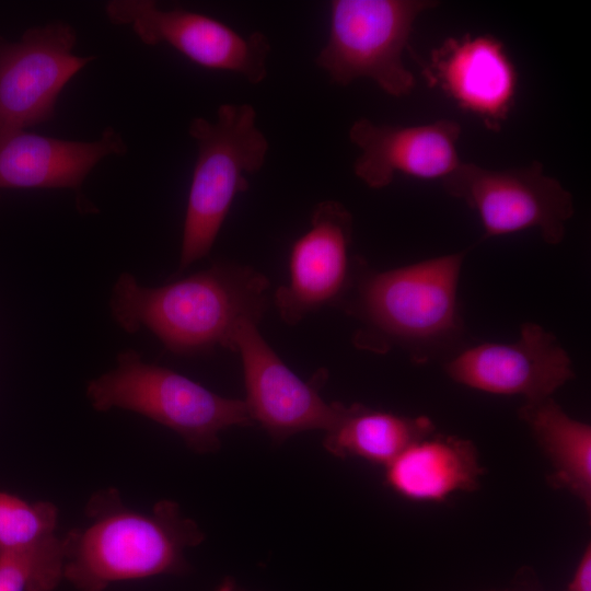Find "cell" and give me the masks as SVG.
<instances>
[{
	"label": "cell",
	"instance_id": "6da1fadb",
	"mask_svg": "<svg viewBox=\"0 0 591 591\" xmlns=\"http://www.w3.org/2000/svg\"><path fill=\"white\" fill-rule=\"evenodd\" d=\"M268 288V279L257 270L225 262L158 288L142 287L124 273L109 306L124 331L146 327L174 354L194 355L217 346L234 350L236 326L244 320L259 323Z\"/></svg>",
	"mask_w": 591,
	"mask_h": 591
},
{
	"label": "cell",
	"instance_id": "7a4b0ae2",
	"mask_svg": "<svg viewBox=\"0 0 591 591\" xmlns=\"http://www.w3.org/2000/svg\"><path fill=\"white\" fill-rule=\"evenodd\" d=\"M90 522L62 538L63 579L79 591H103L111 583L182 573L186 547L204 540L198 524L177 503L161 500L150 513L127 508L116 488L96 491L84 510Z\"/></svg>",
	"mask_w": 591,
	"mask_h": 591
},
{
	"label": "cell",
	"instance_id": "3957f363",
	"mask_svg": "<svg viewBox=\"0 0 591 591\" xmlns=\"http://www.w3.org/2000/svg\"><path fill=\"white\" fill-rule=\"evenodd\" d=\"M465 252L374 271L362 263L338 304L360 321L356 345L373 351L401 346L421 360L459 336L457 287Z\"/></svg>",
	"mask_w": 591,
	"mask_h": 591
},
{
	"label": "cell",
	"instance_id": "277c9868",
	"mask_svg": "<svg viewBox=\"0 0 591 591\" xmlns=\"http://www.w3.org/2000/svg\"><path fill=\"white\" fill-rule=\"evenodd\" d=\"M247 103L221 104L215 121L195 117L188 126L197 157L189 186L179 270L210 252L237 194L250 187L246 175L266 160L268 140Z\"/></svg>",
	"mask_w": 591,
	"mask_h": 591
},
{
	"label": "cell",
	"instance_id": "5b68a950",
	"mask_svg": "<svg viewBox=\"0 0 591 591\" xmlns=\"http://www.w3.org/2000/svg\"><path fill=\"white\" fill-rule=\"evenodd\" d=\"M86 395L94 409L121 408L141 414L177 432L197 453L220 448L219 432L254 424L242 399L222 397L167 368L142 361L134 350L92 380Z\"/></svg>",
	"mask_w": 591,
	"mask_h": 591
},
{
	"label": "cell",
	"instance_id": "8992f818",
	"mask_svg": "<svg viewBox=\"0 0 591 591\" xmlns=\"http://www.w3.org/2000/svg\"><path fill=\"white\" fill-rule=\"evenodd\" d=\"M438 4L432 0H333L327 40L315 65L332 83L345 86L366 78L391 96H405L416 85L403 61L415 21Z\"/></svg>",
	"mask_w": 591,
	"mask_h": 591
},
{
	"label": "cell",
	"instance_id": "52a82bcc",
	"mask_svg": "<svg viewBox=\"0 0 591 591\" xmlns=\"http://www.w3.org/2000/svg\"><path fill=\"white\" fill-rule=\"evenodd\" d=\"M442 186L477 213L484 240L536 229L544 242L556 245L575 212L571 193L538 161L505 170L462 162Z\"/></svg>",
	"mask_w": 591,
	"mask_h": 591
},
{
	"label": "cell",
	"instance_id": "ba28073f",
	"mask_svg": "<svg viewBox=\"0 0 591 591\" xmlns=\"http://www.w3.org/2000/svg\"><path fill=\"white\" fill-rule=\"evenodd\" d=\"M105 15L112 24L130 26L143 44H166L199 67L233 72L252 84L268 74L270 44L262 32L242 35L209 15L161 9L151 0H112Z\"/></svg>",
	"mask_w": 591,
	"mask_h": 591
},
{
	"label": "cell",
	"instance_id": "9c48e42d",
	"mask_svg": "<svg viewBox=\"0 0 591 591\" xmlns=\"http://www.w3.org/2000/svg\"><path fill=\"white\" fill-rule=\"evenodd\" d=\"M77 32L61 20L25 30L9 42L0 36V135L55 117L67 83L95 56L73 54Z\"/></svg>",
	"mask_w": 591,
	"mask_h": 591
},
{
	"label": "cell",
	"instance_id": "30bf717a",
	"mask_svg": "<svg viewBox=\"0 0 591 591\" xmlns=\"http://www.w3.org/2000/svg\"><path fill=\"white\" fill-rule=\"evenodd\" d=\"M354 220L337 200H323L310 225L292 244L289 279L274 302L281 320L294 325L323 306L339 304L350 290L361 260L351 257Z\"/></svg>",
	"mask_w": 591,
	"mask_h": 591
},
{
	"label": "cell",
	"instance_id": "8fae6325",
	"mask_svg": "<svg viewBox=\"0 0 591 591\" xmlns=\"http://www.w3.org/2000/svg\"><path fill=\"white\" fill-rule=\"evenodd\" d=\"M253 320L242 321L233 335L234 351L240 352L246 390L245 404L257 421L276 441L306 430L331 429L344 405L327 403L317 382H304L292 372L266 343Z\"/></svg>",
	"mask_w": 591,
	"mask_h": 591
},
{
	"label": "cell",
	"instance_id": "7c38bea8",
	"mask_svg": "<svg viewBox=\"0 0 591 591\" xmlns=\"http://www.w3.org/2000/svg\"><path fill=\"white\" fill-rule=\"evenodd\" d=\"M454 382L526 402L551 397L575 378L572 361L557 338L541 325L524 322L514 343H483L465 348L445 363Z\"/></svg>",
	"mask_w": 591,
	"mask_h": 591
},
{
	"label": "cell",
	"instance_id": "4fadbf2b",
	"mask_svg": "<svg viewBox=\"0 0 591 591\" xmlns=\"http://www.w3.org/2000/svg\"><path fill=\"white\" fill-rule=\"evenodd\" d=\"M422 77L489 130L501 129L515 103V65L490 34L445 38L424 62Z\"/></svg>",
	"mask_w": 591,
	"mask_h": 591
},
{
	"label": "cell",
	"instance_id": "5bb4252c",
	"mask_svg": "<svg viewBox=\"0 0 591 591\" xmlns=\"http://www.w3.org/2000/svg\"><path fill=\"white\" fill-rule=\"evenodd\" d=\"M461 131L453 119L401 126L358 118L348 131L350 142L360 150L354 173L374 189L389 186L396 174L442 182L462 163Z\"/></svg>",
	"mask_w": 591,
	"mask_h": 591
},
{
	"label": "cell",
	"instance_id": "9a60e30c",
	"mask_svg": "<svg viewBox=\"0 0 591 591\" xmlns=\"http://www.w3.org/2000/svg\"><path fill=\"white\" fill-rule=\"evenodd\" d=\"M128 151L123 136L106 127L94 141H71L26 130L0 135V188L79 189L93 167Z\"/></svg>",
	"mask_w": 591,
	"mask_h": 591
},
{
	"label": "cell",
	"instance_id": "2e32d148",
	"mask_svg": "<svg viewBox=\"0 0 591 591\" xmlns=\"http://www.w3.org/2000/svg\"><path fill=\"white\" fill-rule=\"evenodd\" d=\"M484 470L474 444L452 436H427L386 465L387 486L403 498L439 502L474 490Z\"/></svg>",
	"mask_w": 591,
	"mask_h": 591
},
{
	"label": "cell",
	"instance_id": "e0dca14e",
	"mask_svg": "<svg viewBox=\"0 0 591 591\" xmlns=\"http://www.w3.org/2000/svg\"><path fill=\"white\" fill-rule=\"evenodd\" d=\"M433 430L428 417L399 416L361 404L344 405L339 418L326 431L323 444L335 456H355L386 466Z\"/></svg>",
	"mask_w": 591,
	"mask_h": 591
},
{
	"label": "cell",
	"instance_id": "ac0fdd59",
	"mask_svg": "<svg viewBox=\"0 0 591 591\" xmlns=\"http://www.w3.org/2000/svg\"><path fill=\"white\" fill-rule=\"evenodd\" d=\"M520 417L549 459L554 486L568 489L591 505V427L571 418L551 397L526 402Z\"/></svg>",
	"mask_w": 591,
	"mask_h": 591
},
{
	"label": "cell",
	"instance_id": "d6986e66",
	"mask_svg": "<svg viewBox=\"0 0 591 591\" xmlns=\"http://www.w3.org/2000/svg\"><path fill=\"white\" fill-rule=\"evenodd\" d=\"M58 509L0 490V554L37 549L58 540Z\"/></svg>",
	"mask_w": 591,
	"mask_h": 591
},
{
	"label": "cell",
	"instance_id": "ffe728a7",
	"mask_svg": "<svg viewBox=\"0 0 591 591\" xmlns=\"http://www.w3.org/2000/svg\"><path fill=\"white\" fill-rule=\"evenodd\" d=\"M62 538L37 549L0 554V591H54L63 579Z\"/></svg>",
	"mask_w": 591,
	"mask_h": 591
},
{
	"label": "cell",
	"instance_id": "44dd1931",
	"mask_svg": "<svg viewBox=\"0 0 591 591\" xmlns=\"http://www.w3.org/2000/svg\"><path fill=\"white\" fill-rule=\"evenodd\" d=\"M566 591H591V548L584 549Z\"/></svg>",
	"mask_w": 591,
	"mask_h": 591
}]
</instances>
